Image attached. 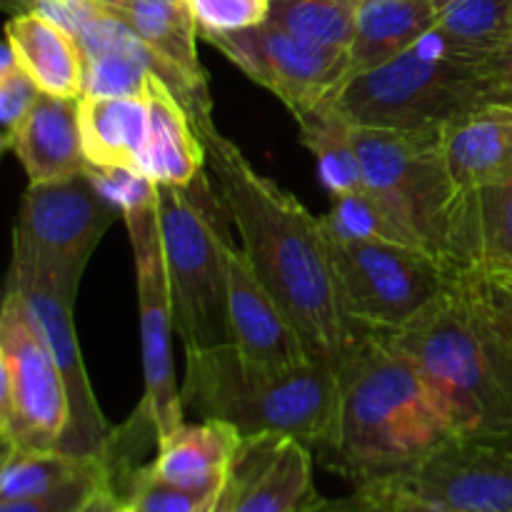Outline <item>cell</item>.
<instances>
[{
	"label": "cell",
	"instance_id": "8992f818",
	"mask_svg": "<svg viewBox=\"0 0 512 512\" xmlns=\"http://www.w3.org/2000/svg\"><path fill=\"white\" fill-rule=\"evenodd\" d=\"M218 190L200 173L190 185H158V220L185 353L230 343L228 238Z\"/></svg>",
	"mask_w": 512,
	"mask_h": 512
},
{
	"label": "cell",
	"instance_id": "9c48e42d",
	"mask_svg": "<svg viewBox=\"0 0 512 512\" xmlns=\"http://www.w3.org/2000/svg\"><path fill=\"white\" fill-rule=\"evenodd\" d=\"M70 430L63 373L13 288L0 310V438L3 448L60 450Z\"/></svg>",
	"mask_w": 512,
	"mask_h": 512
},
{
	"label": "cell",
	"instance_id": "52a82bcc",
	"mask_svg": "<svg viewBox=\"0 0 512 512\" xmlns=\"http://www.w3.org/2000/svg\"><path fill=\"white\" fill-rule=\"evenodd\" d=\"M123 210L98 188L90 170L55 183H28L13 228V263L25 265L68 298Z\"/></svg>",
	"mask_w": 512,
	"mask_h": 512
},
{
	"label": "cell",
	"instance_id": "8fae6325",
	"mask_svg": "<svg viewBox=\"0 0 512 512\" xmlns=\"http://www.w3.org/2000/svg\"><path fill=\"white\" fill-rule=\"evenodd\" d=\"M123 223L133 248L140 345H143L145 395L138 415L153 428L158 440L185 423V408L173 363V333L178 328H175L173 290H170L163 238H160L158 195L148 203L125 210Z\"/></svg>",
	"mask_w": 512,
	"mask_h": 512
},
{
	"label": "cell",
	"instance_id": "4dcf8cb0",
	"mask_svg": "<svg viewBox=\"0 0 512 512\" xmlns=\"http://www.w3.org/2000/svg\"><path fill=\"white\" fill-rule=\"evenodd\" d=\"M40 95H43V90H40L38 85H35V80L20 68V63L15 60V53L10 50V45L5 43L3 55H0V125H3L5 150L10 148L15 133H18L20 125L25 123L30 110L35 108Z\"/></svg>",
	"mask_w": 512,
	"mask_h": 512
},
{
	"label": "cell",
	"instance_id": "4fadbf2b",
	"mask_svg": "<svg viewBox=\"0 0 512 512\" xmlns=\"http://www.w3.org/2000/svg\"><path fill=\"white\" fill-rule=\"evenodd\" d=\"M8 288H13L23 298L25 308L33 315L40 335L45 338L60 373H63L65 385H68L70 430L60 450L83 455V458L110 460L115 430L105 420L103 410L95 400L88 370H85L83 350H80L73 320L75 300L20 263H10Z\"/></svg>",
	"mask_w": 512,
	"mask_h": 512
},
{
	"label": "cell",
	"instance_id": "5b68a950",
	"mask_svg": "<svg viewBox=\"0 0 512 512\" xmlns=\"http://www.w3.org/2000/svg\"><path fill=\"white\" fill-rule=\"evenodd\" d=\"M330 103L355 128L438 135L485 105V65L460 60L433 30L398 58L350 73Z\"/></svg>",
	"mask_w": 512,
	"mask_h": 512
},
{
	"label": "cell",
	"instance_id": "b9f144b4",
	"mask_svg": "<svg viewBox=\"0 0 512 512\" xmlns=\"http://www.w3.org/2000/svg\"><path fill=\"white\" fill-rule=\"evenodd\" d=\"M358 3H365V0H358Z\"/></svg>",
	"mask_w": 512,
	"mask_h": 512
},
{
	"label": "cell",
	"instance_id": "30bf717a",
	"mask_svg": "<svg viewBox=\"0 0 512 512\" xmlns=\"http://www.w3.org/2000/svg\"><path fill=\"white\" fill-rule=\"evenodd\" d=\"M440 135L355 128L365 183L415 245L445 260L453 185Z\"/></svg>",
	"mask_w": 512,
	"mask_h": 512
},
{
	"label": "cell",
	"instance_id": "d6a6232c",
	"mask_svg": "<svg viewBox=\"0 0 512 512\" xmlns=\"http://www.w3.org/2000/svg\"><path fill=\"white\" fill-rule=\"evenodd\" d=\"M110 480H113V465H103L45 495L25 500H0V512H83L93 495Z\"/></svg>",
	"mask_w": 512,
	"mask_h": 512
},
{
	"label": "cell",
	"instance_id": "836d02e7",
	"mask_svg": "<svg viewBox=\"0 0 512 512\" xmlns=\"http://www.w3.org/2000/svg\"><path fill=\"white\" fill-rule=\"evenodd\" d=\"M208 495L170 485L138 468L130 478L128 495L123 500L135 512H193Z\"/></svg>",
	"mask_w": 512,
	"mask_h": 512
},
{
	"label": "cell",
	"instance_id": "f1b7e54d",
	"mask_svg": "<svg viewBox=\"0 0 512 512\" xmlns=\"http://www.w3.org/2000/svg\"><path fill=\"white\" fill-rule=\"evenodd\" d=\"M103 465H110V460L83 458L65 450L3 448L0 500H25L45 495Z\"/></svg>",
	"mask_w": 512,
	"mask_h": 512
},
{
	"label": "cell",
	"instance_id": "d6986e66",
	"mask_svg": "<svg viewBox=\"0 0 512 512\" xmlns=\"http://www.w3.org/2000/svg\"><path fill=\"white\" fill-rule=\"evenodd\" d=\"M245 440L220 420L183 423L155 440V458L143 470L153 478L195 493H213L233 470Z\"/></svg>",
	"mask_w": 512,
	"mask_h": 512
},
{
	"label": "cell",
	"instance_id": "74e56055",
	"mask_svg": "<svg viewBox=\"0 0 512 512\" xmlns=\"http://www.w3.org/2000/svg\"><path fill=\"white\" fill-rule=\"evenodd\" d=\"M315 512H385L383 505L365 488H355L348 498L325 500Z\"/></svg>",
	"mask_w": 512,
	"mask_h": 512
},
{
	"label": "cell",
	"instance_id": "7c38bea8",
	"mask_svg": "<svg viewBox=\"0 0 512 512\" xmlns=\"http://www.w3.org/2000/svg\"><path fill=\"white\" fill-rule=\"evenodd\" d=\"M253 83L280 98L295 115L333 98L350 75V53L320 48L273 23L238 33L203 35Z\"/></svg>",
	"mask_w": 512,
	"mask_h": 512
},
{
	"label": "cell",
	"instance_id": "ac0fdd59",
	"mask_svg": "<svg viewBox=\"0 0 512 512\" xmlns=\"http://www.w3.org/2000/svg\"><path fill=\"white\" fill-rule=\"evenodd\" d=\"M73 35L85 55V95H143L150 75L163 78L148 45L100 3Z\"/></svg>",
	"mask_w": 512,
	"mask_h": 512
},
{
	"label": "cell",
	"instance_id": "e0dca14e",
	"mask_svg": "<svg viewBox=\"0 0 512 512\" xmlns=\"http://www.w3.org/2000/svg\"><path fill=\"white\" fill-rule=\"evenodd\" d=\"M228 328L230 343L243 358L273 368L308 363V348L243 250L228 248Z\"/></svg>",
	"mask_w": 512,
	"mask_h": 512
},
{
	"label": "cell",
	"instance_id": "3957f363",
	"mask_svg": "<svg viewBox=\"0 0 512 512\" xmlns=\"http://www.w3.org/2000/svg\"><path fill=\"white\" fill-rule=\"evenodd\" d=\"M378 335L418 368L455 433L512 428V335L473 270H458L408 325Z\"/></svg>",
	"mask_w": 512,
	"mask_h": 512
},
{
	"label": "cell",
	"instance_id": "6da1fadb",
	"mask_svg": "<svg viewBox=\"0 0 512 512\" xmlns=\"http://www.w3.org/2000/svg\"><path fill=\"white\" fill-rule=\"evenodd\" d=\"M200 135L223 208L240 235V250L295 325L310 358L340 370L358 330L345 315L325 218L255 170L215 125Z\"/></svg>",
	"mask_w": 512,
	"mask_h": 512
},
{
	"label": "cell",
	"instance_id": "9a60e30c",
	"mask_svg": "<svg viewBox=\"0 0 512 512\" xmlns=\"http://www.w3.org/2000/svg\"><path fill=\"white\" fill-rule=\"evenodd\" d=\"M123 20L163 65V80L185 103L198 130L213 123V98L198 53L200 28L185 0H98Z\"/></svg>",
	"mask_w": 512,
	"mask_h": 512
},
{
	"label": "cell",
	"instance_id": "e575fe53",
	"mask_svg": "<svg viewBox=\"0 0 512 512\" xmlns=\"http://www.w3.org/2000/svg\"><path fill=\"white\" fill-rule=\"evenodd\" d=\"M473 275L512 335V263L475 268Z\"/></svg>",
	"mask_w": 512,
	"mask_h": 512
},
{
	"label": "cell",
	"instance_id": "7a4b0ae2",
	"mask_svg": "<svg viewBox=\"0 0 512 512\" xmlns=\"http://www.w3.org/2000/svg\"><path fill=\"white\" fill-rule=\"evenodd\" d=\"M338 378L325 460L355 488L403 478L458 438L418 368L373 330L358 328Z\"/></svg>",
	"mask_w": 512,
	"mask_h": 512
},
{
	"label": "cell",
	"instance_id": "d4e9b609",
	"mask_svg": "<svg viewBox=\"0 0 512 512\" xmlns=\"http://www.w3.org/2000/svg\"><path fill=\"white\" fill-rule=\"evenodd\" d=\"M83 153L93 168H128L145 175L148 95H83L78 100Z\"/></svg>",
	"mask_w": 512,
	"mask_h": 512
},
{
	"label": "cell",
	"instance_id": "44dd1931",
	"mask_svg": "<svg viewBox=\"0 0 512 512\" xmlns=\"http://www.w3.org/2000/svg\"><path fill=\"white\" fill-rule=\"evenodd\" d=\"M453 203L512 170V108L485 103L440 135Z\"/></svg>",
	"mask_w": 512,
	"mask_h": 512
},
{
	"label": "cell",
	"instance_id": "f546056e",
	"mask_svg": "<svg viewBox=\"0 0 512 512\" xmlns=\"http://www.w3.org/2000/svg\"><path fill=\"white\" fill-rule=\"evenodd\" d=\"M358 5L355 0H273L268 23L320 48L350 53Z\"/></svg>",
	"mask_w": 512,
	"mask_h": 512
},
{
	"label": "cell",
	"instance_id": "7402d4cb",
	"mask_svg": "<svg viewBox=\"0 0 512 512\" xmlns=\"http://www.w3.org/2000/svg\"><path fill=\"white\" fill-rule=\"evenodd\" d=\"M5 43L20 68L43 93L80 100L85 95V55L78 38L38 10L15 13L5 25Z\"/></svg>",
	"mask_w": 512,
	"mask_h": 512
},
{
	"label": "cell",
	"instance_id": "2e32d148",
	"mask_svg": "<svg viewBox=\"0 0 512 512\" xmlns=\"http://www.w3.org/2000/svg\"><path fill=\"white\" fill-rule=\"evenodd\" d=\"M313 448L295 438L245 440L235 460V495L228 512H315Z\"/></svg>",
	"mask_w": 512,
	"mask_h": 512
},
{
	"label": "cell",
	"instance_id": "f35d334b",
	"mask_svg": "<svg viewBox=\"0 0 512 512\" xmlns=\"http://www.w3.org/2000/svg\"><path fill=\"white\" fill-rule=\"evenodd\" d=\"M233 495H235V465L233 470H230L228 478H225V483L220 485L218 490H213V493H210L193 512H228L230 503H233Z\"/></svg>",
	"mask_w": 512,
	"mask_h": 512
},
{
	"label": "cell",
	"instance_id": "d590c367",
	"mask_svg": "<svg viewBox=\"0 0 512 512\" xmlns=\"http://www.w3.org/2000/svg\"><path fill=\"white\" fill-rule=\"evenodd\" d=\"M365 490L383 505L385 512H463L458 508H450L445 503H435V500L423 498V495L410 493V490L393 483L365 485Z\"/></svg>",
	"mask_w": 512,
	"mask_h": 512
},
{
	"label": "cell",
	"instance_id": "603a6c76",
	"mask_svg": "<svg viewBox=\"0 0 512 512\" xmlns=\"http://www.w3.org/2000/svg\"><path fill=\"white\" fill-rule=\"evenodd\" d=\"M28 183H55L88 168L78 125V100L43 93L10 148Z\"/></svg>",
	"mask_w": 512,
	"mask_h": 512
},
{
	"label": "cell",
	"instance_id": "484cf974",
	"mask_svg": "<svg viewBox=\"0 0 512 512\" xmlns=\"http://www.w3.org/2000/svg\"><path fill=\"white\" fill-rule=\"evenodd\" d=\"M435 30L430 0H365L350 45V73L378 68L415 48Z\"/></svg>",
	"mask_w": 512,
	"mask_h": 512
},
{
	"label": "cell",
	"instance_id": "83f0119b",
	"mask_svg": "<svg viewBox=\"0 0 512 512\" xmlns=\"http://www.w3.org/2000/svg\"><path fill=\"white\" fill-rule=\"evenodd\" d=\"M435 33L460 60L488 65L512 40V0H430Z\"/></svg>",
	"mask_w": 512,
	"mask_h": 512
},
{
	"label": "cell",
	"instance_id": "ab89813d",
	"mask_svg": "<svg viewBox=\"0 0 512 512\" xmlns=\"http://www.w3.org/2000/svg\"><path fill=\"white\" fill-rule=\"evenodd\" d=\"M120 505H123V498H120V493L115 490L113 480H110V483H105L103 488L93 495V500L85 505L83 512H118Z\"/></svg>",
	"mask_w": 512,
	"mask_h": 512
},
{
	"label": "cell",
	"instance_id": "60d3db41",
	"mask_svg": "<svg viewBox=\"0 0 512 512\" xmlns=\"http://www.w3.org/2000/svg\"><path fill=\"white\" fill-rule=\"evenodd\" d=\"M118 512H135L133 508H130V505L128 503H125V500H123V505H120V510Z\"/></svg>",
	"mask_w": 512,
	"mask_h": 512
},
{
	"label": "cell",
	"instance_id": "cb8c5ba5",
	"mask_svg": "<svg viewBox=\"0 0 512 512\" xmlns=\"http://www.w3.org/2000/svg\"><path fill=\"white\" fill-rule=\"evenodd\" d=\"M145 95L150 108L145 175L155 185H190L208 160L198 123L160 75H150Z\"/></svg>",
	"mask_w": 512,
	"mask_h": 512
},
{
	"label": "cell",
	"instance_id": "ba28073f",
	"mask_svg": "<svg viewBox=\"0 0 512 512\" xmlns=\"http://www.w3.org/2000/svg\"><path fill=\"white\" fill-rule=\"evenodd\" d=\"M333 255L340 298L355 330L403 328L430 308L458 273L440 255L395 240L333 238Z\"/></svg>",
	"mask_w": 512,
	"mask_h": 512
},
{
	"label": "cell",
	"instance_id": "ffe728a7",
	"mask_svg": "<svg viewBox=\"0 0 512 512\" xmlns=\"http://www.w3.org/2000/svg\"><path fill=\"white\" fill-rule=\"evenodd\" d=\"M445 263L453 270L512 263V170L455 200Z\"/></svg>",
	"mask_w": 512,
	"mask_h": 512
},
{
	"label": "cell",
	"instance_id": "4316f807",
	"mask_svg": "<svg viewBox=\"0 0 512 512\" xmlns=\"http://www.w3.org/2000/svg\"><path fill=\"white\" fill-rule=\"evenodd\" d=\"M300 140L313 153L318 175L330 198L368 190L363 160L355 143V125L330 100L295 115Z\"/></svg>",
	"mask_w": 512,
	"mask_h": 512
},
{
	"label": "cell",
	"instance_id": "7bdbcfd3",
	"mask_svg": "<svg viewBox=\"0 0 512 512\" xmlns=\"http://www.w3.org/2000/svg\"><path fill=\"white\" fill-rule=\"evenodd\" d=\"M355 3H358V0H355Z\"/></svg>",
	"mask_w": 512,
	"mask_h": 512
},
{
	"label": "cell",
	"instance_id": "277c9868",
	"mask_svg": "<svg viewBox=\"0 0 512 512\" xmlns=\"http://www.w3.org/2000/svg\"><path fill=\"white\" fill-rule=\"evenodd\" d=\"M338 370L320 360L273 368L243 358L233 343L185 353V415L233 425L243 440L295 438L328 450L338 413Z\"/></svg>",
	"mask_w": 512,
	"mask_h": 512
},
{
	"label": "cell",
	"instance_id": "1f68e13d",
	"mask_svg": "<svg viewBox=\"0 0 512 512\" xmlns=\"http://www.w3.org/2000/svg\"><path fill=\"white\" fill-rule=\"evenodd\" d=\"M203 35L238 33L268 23L273 0H185Z\"/></svg>",
	"mask_w": 512,
	"mask_h": 512
},
{
	"label": "cell",
	"instance_id": "8d00e7d4",
	"mask_svg": "<svg viewBox=\"0 0 512 512\" xmlns=\"http://www.w3.org/2000/svg\"><path fill=\"white\" fill-rule=\"evenodd\" d=\"M485 103L512 108V40L503 53L485 65Z\"/></svg>",
	"mask_w": 512,
	"mask_h": 512
},
{
	"label": "cell",
	"instance_id": "5bb4252c",
	"mask_svg": "<svg viewBox=\"0 0 512 512\" xmlns=\"http://www.w3.org/2000/svg\"><path fill=\"white\" fill-rule=\"evenodd\" d=\"M390 483L463 512H512V428L458 435Z\"/></svg>",
	"mask_w": 512,
	"mask_h": 512
}]
</instances>
